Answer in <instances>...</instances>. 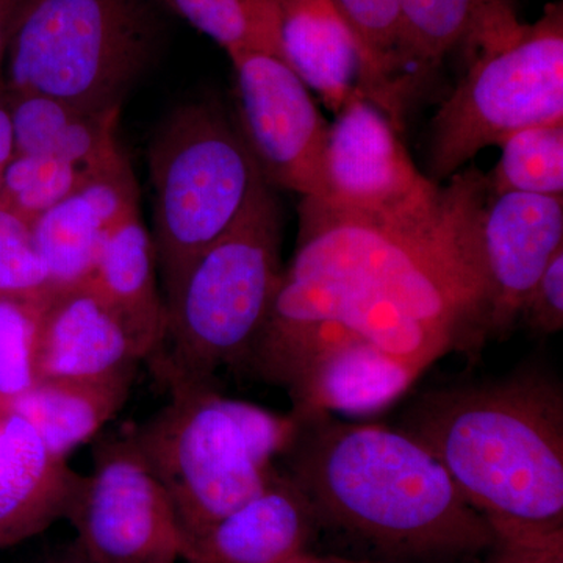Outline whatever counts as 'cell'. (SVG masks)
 <instances>
[{"mask_svg": "<svg viewBox=\"0 0 563 563\" xmlns=\"http://www.w3.org/2000/svg\"><path fill=\"white\" fill-rule=\"evenodd\" d=\"M154 240L163 285L217 242L266 187L236 124L211 102L173 111L152 140Z\"/></svg>", "mask_w": 563, "mask_h": 563, "instance_id": "7", "label": "cell"}, {"mask_svg": "<svg viewBox=\"0 0 563 563\" xmlns=\"http://www.w3.org/2000/svg\"><path fill=\"white\" fill-rule=\"evenodd\" d=\"M539 335H553L563 329V247L526 296L518 321Z\"/></svg>", "mask_w": 563, "mask_h": 563, "instance_id": "30", "label": "cell"}, {"mask_svg": "<svg viewBox=\"0 0 563 563\" xmlns=\"http://www.w3.org/2000/svg\"><path fill=\"white\" fill-rule=\"evenodd\" d=\"M320 320L346 325L422 372L437 358L457 350L448 333L410 317L391 303L290 279L282 274L265 324Z\"/></svg>", "mask_w": 563, "mask_h": 563, "instance_id": "18", "label": "cell"}, {"mask_svg": "<svg viewBox=\"0 0 563 563\" xmlns=\"http://www.w3.org/2000/svg\"><path fill=\"white\" fill-rule=\"evenodd\" d=\"M328 202L393 222L428 224L444 210L443 190L415 168L398 128L379 107L354 95L329 128Z\"/></svg>", "mask_w": 563, "mask_h": 563, "instance_id": "13", "label": "cell"}, {"mask_svg": "<svg viewBox=\"0 0 563 563\" xmlns=\"http://www.w3.org/2000/svg\"><path fill=\"white\" fill-rule=\"evenodd\" d=\"M398 429L493 529L563 531V391L543 366L422 393Z\"/></svg>", "mask_w": 563, "mask_h": 563, "instance_id": "2", "label": "cell"}, {"mask_svg": "<svg viewBox=\"0 0 563 563\" xmlns=\"http://www.w3.org/2000/svg\"><path fill=\"white\" fill-rule=\"evenodd\" d=\"M474 265L484 298L485 340L504 336L533 284L563 247L562 196L493 195L477 169L459 174Z\"/></svg>", "mask_w": 563, "mask_h": 563, "instance_id": "11", "label": "cell"}, {"mask_svg": "<svg viewBox=\"0 0 563 563\" xmlns=\"http://www.w3.org/2000/svg\"><path fill=\"white\" fill-rule=\"evenodd\" d=\"M488 563H563V531L533 532L493 529Z\"/></svg>", "mask_w": 563, "mask_h": 563, "instance_id": "31", "label": "cell"}, {"mask_svg": "<svg viewBox=\"0 0 563 563\" xmlns=\"http://www.w3.org/2000/svg\"><path fill=\"white\" fill-rule=\"evenodd\" d=\"M141 362H146V354L135 333L90 282L54 287L41 299L36 380L110 379L135 374Z\"/></svg>", "mask_w": 563, "mask_h": 563, "instance_id": "14", "label": "cell"}, {"mask_svg": "<svg viewBox=\"0 0 563 563\" xmlns=\"http://www.w3.org/2000/svg\"><path fill=\"white\" fill-rule=\"evenodd\" d=\"M401 63L433 68L459 44L477 46L517 24L510 0H399Z\"/></svg>", "mask_w": 563, "mask_h": 563, "instance_id": "23", "label": "cell"}, {"mask_svg": "<svg viewBox=\"0 0 563 563\" xmlns=\"http://www.w3.org/2000/svg\"><path fill=\"white\" fill-rule=\"evenodd\" d=\"M51 290L31 225L0 207V301L40 302Z\"/></svg>", "mask_w": 563, "mask_h": 563, "instance_id": "28", "label": "cell"}, {"mask_svg": "<svg viewBox=\"0 0 563 563\" xmlns=\"http://www.w3.org/2000/svg\"><path fill=\"white\" fill-rule=\"evenodd\" d=\"M10 107L16 154L57 158L88 173L125 157L118 141L121 110L92 113L47 96L13 91Z\"/></svg>", "mask_w": 563, "mask_h": 563, "instance_id": "21", "label": "cell"}, {"mask_svg": "<svg viewBox=\"0 0 563 563\" xmlns=\"http://www.w3.org/2000/svg\"><path fill=\"white\" fill-rule=\"evenodd\" d=\"M236 128L269 187L328 201L324 158L329 124L309 88L279 57L231 58Z\"/></svg>", "mask_w": 563, "mask_h": 563, "instance_id": "12", "label": "cell"}, {"mask_svg": "<svg viewBox=\"0 0 563 563\" xmlns=\"http://www.w3.org/2000/svg\"><path fill=\"white\" fill-rule=\"evenodd\" d=\"M244 365L290 393L295 418L372 415L402 396L422 369L333 321L265 324Z\"/></svg>", "mask_w": 563, "mask_h": 563, "instance_id": "9", "label": "cell"}, {"mask_svg": "<svg viewBox=\"0 0 563 563\" xmlns=\"http://www.w3.org/2000/svg\"><path fill=\"white\" fill-rule=\"evenodd\" d=\"M479 57L432 120L435 180L525 129L563 124V11L551 3L533 24H514L477 44Z\"/></svg>", "mask_w": 563, "mask_h": 563, "instance_id": "8", "label": "cell"}, {"mask_svg": "<svg viewBox=\"0 0 563 563\" xmlns=\"http://www.w3.org/2000/svg\"><path fill=\"white\" fill-rule=\"evenodd\" d=\"M16 155L14 147L13 118H11L10 91L7 84H0V172Z\"/></svg>", "mask_w": 563, "mask_h": 563, "instance_id": "33", "label": "cell"}, {"mask_svg": "<svg viewBox=\"0 0 563 563\" xmlns=\"http://www.w3.org/2000/svg\"><path fill=\"white\" fill-rule=\"evenodd\" d=\"M320 523L306 492L276 466L239 509L188 539L184 563H284L306 553Z\"/></svg>", "mask_w": 563, "mask_h": 563, "instance_id": "15", "label": "cell"}, {"mask_svg": "<svg viewBox=\"0 0 563 563\" xmlns=\"http://www.w3.org/2000/svg\"><path fill=\"white\" fill-rule=\"evenodd\" d=\"M135 374L99 380L40 379L11 409L32 422L60 457L99 435L128 402Z\"/></svg>", "mask_w": 563, "mask_h": 563, "instance_id": "22", "label": "cell"}, {"mask_svg": "<svg viewBox=\"0 0 563 563\" xmlns=\"http://www.w3.org/2000/svg\"><path fill=\"white\" fill-rule=\"evenodd\" d=\"M35 2L36 0H0V84H5L3 68L11 40Z\"/></svg>", "mask_w": 563, "mask_h": 563, "instance_id": "32", "label": "cell"}, {"mask_svg": "<svg viewBox=\"0 0 563 563\" xmlns=\"http://www.w3.org/2000/svg\"><path fill=\"white\" fill-rule=\"evenodd\" d=\"M282 461L321 523L407 558H454L490 550L492 525L466 501L442 463L401 429L317 413Z\"/></svg>", "mask_w": 563, "mask_h": 563, "instance_id": "1", "label": "cell"}, {"mask_svg": "<svg viewBox=\"0 0 563 563\" xmlns=\"http://www.w3.org/2000/svg\"><path fill=\"white\" fill-rule=\"evenodd\" d=\"M0 192H2V172H0Z\"/></svg>", "mask_w": 563, "mask_h": 563, "instance_id": "36", "label": "cell"}, {"mask_svg": "<svg viewBox=\"0 0 563 563\" xmlns=\"http://www.w3.org/2000/svg\"><path fill=\"white\" fill-rule=\"evenodd\" d=\"M357 36L363 54L361 92L401 129L406 80L401 63L399 0H333Z\"/></svg>", "mask_w": 563, "mask_h": 563, "instance_id": "24", "label": "cell"}, {"mask_svg": "<svg viewBox=\"0 0 563 563\" xmlns=\"http://www.w3.org/2000/svg\"><path fill=\"white\" fill-rule=\"evenodd\" d=\"M168 390L169 402L133 437L192 539L261 490L291 443L298 420L222 396L213 384L172 385Z\"/></svg>", "mask_w": 563, "mask_h": 563, "instance_id": "5", "label": "cell"}, {"mask_svg": "<svg viewBox=\"0 0 563 563\" xmlns=\"http://www.w3.org/2000/svg\"><path fill=\"white\" fill-rule=\"evenodd\" d=\"M284 563H380L373 561H361V559L339 558V555H314L306 551L295 555L290 561Z\"/></svg>", "mask_w": 563, "mask_h": 563, "instance_id": "34", "label": "cell"}, {"mask_svg": "<svg viewBox=\"0 0 563 563\" xmlns=\"http://www.w3.org/2000/svg\"><path fill=\"white\" fill-rule=\"evenodd\" d=\"M90 174L57 158L16 154L2 172L0 207L32 225Z\"/></svg>", "mask_w": 563, "mask_h": 563, "instance_id": "27", "label": "cell"}, {"mask_svg": "<svg viewBox=\"0 0 563 563\" xmlns=\"http://www.w3.org/2000/svg\"><path fill=\"white\" fill-rule=\"evenodd\" d=\"M80 477L27 418L0 406V550L66 518Z\"/></svg>", "mask_w": 563, "mask_h": 563, "instance_id": "17", "label": "cell"}, {"mask_svg": "<svg viewBox=\"0 0 563 563\" xmlns=\"http://www.w3.org/2000/svg\"><path fill=\"white\" fill-rule=\"evenodd\" d=\"M443 198L442 218L428 224L379 220L302 198L298 243L284 276L391 303L448 333L457 350H479L483 288L457 180Z\"/></svg>", "mask_w": 563, "mask_h": 563, "instance_id": "3", "label": "cell"}, {"mask_svg": "<svg viewBox=\"0 0 563 563\" xmlns=\"http://www.w3.org/2000/svg\"><path fill=\"white\" fill-rule=\"evenodd\" d=\"M282 213L266 185L239 221L165 287L166 336L151 363L166 387L213 384L244 365L279 288Z\"/></svg>", "mask_w": 563, "mask_h": 563, "instance_id": "4", "label": "cell"}, {"mask_svg": "<svg viewBox=\"0 0 563 563\" xmlns=\"http://www.w3.org/2000/svg\"><path fill=\"white\" fill-rule=\"evenodd\" d=\"M501 158L485 176L493 195L562 196L563 124L539 125L510 135L499 144Z\"/></svg>", "mask_w": 563, "mask_h": 563, "instance_id": "26", "label": "cell"}, {"mask_svg": "<svg viewBox=\"0 0 563 563\" xmlns=\"http://www.w3.org/2000/svg\"><path fill=\"white\" fill-rule=\"evenodd\" d=\"M157 254L140 209L122 218L107 236L87 282L124 318L151 363L166 336L165 299L157 287Z\"/></svg>", "mask_w": 563, "mask_h": 563, "instance_id": "20", "label": "cell"}, {"mask_svg": "<svg viewBox=\"0 0 563 563\" xmlns=\"http://www.w3.org/2000/svg\"><path fill=\"white\" fill-rule=\"evenodd\" d=\"M66 518L85 563H184L187 533L133 431L96 443Z\"/></svg>", "mask_w": 563, "mask_h": 563, "instance_id": "10", "label": "cell"}, {"mask_svg": "<svg viewBox=\"0 0 563 563\" xmlns=\"http://www.w3.org/2000/svg\"><path fill=\"white\" fill-rule=\"evenodd\" d=\"M38 303L0 301V406L16 401L36 384Z\"/></svg>", "mask_w": 563, "mask_h": 563, "instance_id": "29", "label": "cell"}, {"mask_svg": "<svg viewBox=\"0 0 563 563\" xmlns=\"http://www.w3.org/2000/svg\"><path fill=\"white\" fill-rule=\"evenodd\" d=\"M152 2L36 0L7 52V88L92 113L121 110L161 38Z\"/></svg>", "mask_w": 563, "mask_h": 563, "instance_id": "6", "label": "cell"}, {"mask_svg": "<svg viewBox=\"0 0 563 563\" xmlns=\"http://www.w3.org/2000/svg\"><path fill=\"white\" fill-rule=\"evenodd\" d=\"M44 563H85L81 561L79 555L74 554L73 550H69L68 553L57 555V558H52L49 561H46Z\"/></svg>", "mask_w": 563, "mask_h": 563, "instance_id": "35", "label": "cell"}, {"mask_svg": "<svg viewBox=\"0 0 563 563\" xmlns=\"http://www.w3.org/2000/svg\"><path fill=\"white\" fill-rule=\"evenodd\" d=\"M140 192L128 158L91 173L68 198L31 225L33 243L52 288L87 280L111 229L140 209Z\"/></svg>", "mask_w": 563, "mask_h": 563, "instance_id": "16", "label": "cell"}, {"mask_svg": "<svg viewBox=\"0 0 563 563\" xmlns=\"http://www.w3.org/2000/svg\"><path fill=\"white\" fill-rule=\"evenodd\" d=\"M276 2L282 60L336 113L352 96L362 95L363 54L357 36L333 0Z\"/></svg>", "mask_w": 563, "mask_h": 563, "instance_id": "19", "label": "cell"}, {"mask_svg": "<svg viewBox=\"0 0 563 563\" xmlns=\"http://www.w3.org/2000/svg\"><path fill=\"white\" fill-rule=\"evenodd\" d=\"M209 36L229 58L263 52L282 60L276 0H154Z\"/></svg>", "mask_w": 563, "mask_h": 563, "instance_id": "25", "label": "cell"}]
</instances>
